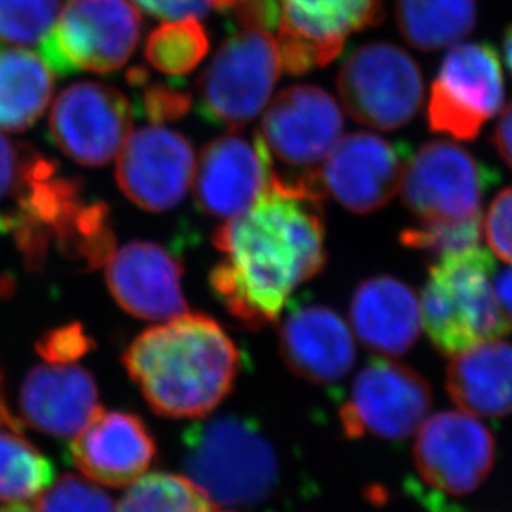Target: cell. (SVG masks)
Wrapping results in <instances>:
<instances>
[{
  "label": "cell",
  "mask_w": 512,
  "mask_h": 512,
  "mask_svg": "<svg viewBox=\"0 0 512 512\" xmlns=\"http://www.w3.org/2000/svg\"><path fill=\"white\" fill-rule=\"evenodd\" d=\"M322 196L314 181L271 173L256 203L214 232L223 259L209 284L247 329L274 324L290 295L327 264Z\"/></svg>",
  "instance_id": "1"
},
{
  "label": "cell",
  "mask_w": 512,
  "mask_h": 512,
  "mask_svg": "<svg viewBox=\"0 0 512 512\" xmlns=\"http://www.w3.org/2000/svg\"><path fill=\"white\" fill-rule=\"evenodd\" d=\"M123 363L158 415L201 418L232 392L241 355L216 320L183 314L138 335Z\"/></svg>",
  "instance_id": "2"
},
{
  "label": "cell",
  "mask_w": 512,
  "mask_h": 512,
  "mask_svg": "<svg viewBox=\"0 0 512 512\" xmlns=\"http://www.w3.org/2000/svg\"><path fill=\"white\" fill-rule=\"evenodd\" d=\"M188 478L218 508H252L276 491V450L254 421L221 416L189 426L183 435Z\"/></svg>",
  "instance_id": "3"
},
{
  "label": "cell",
  "mask_w": 512,
  "mask_h": 512,
  "mask_svg": "<svg viewBox=\"0 0 512 512\" xmlns=\"http://www.w3.org/2000/svg\"><path fill=\"white\" fill-rule=\"evenodd\" d=\"M493 274V256L481 246L438 257L430 267L421 297V319L441 353L456 355L511 332Z\"/></svg>",
  "instance_id": "4"
},
{
  "label": "cell",
  "mask_w": 512,
  "mask_h": 512,
  "mask_svg": "<svg viewBox=\"0 0 512 512\" xmlns=\"http://www.w3.org/2000/svg\"><path fill=\"white\" fill-rule=\"evenodd\" d=\"M281 72L271 30L236 27L199 77V115L213 125L241 130L264 110Z\"/></svg>",
  "instance_id": "5"
},
{
  "label": "cell",
  "mask_w": 512,
  "mask_h": 512,
  "mask_svg": "<svg viewBox=\"0 0 512 512\" xmlns=\"http://www.w3.org/2000/svg\"><path fill=\"white\" fill-rule=\"evenodd\" d=\"M337 88L353 120L385 131L408 125L425 98L415 58L388 42L353 49L340 67Z\"/></svg>",
  "instance_id": "6"
},
{
  "label": "cell",
  "mask_w": 512,
  "mask_h": 512,
  "mask_svg": "<svg viewBox=\"0 0 512 512\" xmlns=\"http://www.w3.org/2000/svg\"><path fill=\"white\" fill-rule=\"evenodd\" d=\"M141 27L130 0H68L40 55L57 75L112 73L130 60Z\"/></svg>",
  "instance_id": "7"
},
{
  "label": "cell",
  "mask_w": 512,
  "mask_h": 512,
  "mask_svg": "<svg viewBox=\"0 0 512 512\" xmlns=\"http://www.w3.org/2000/svg\"><path fill=\"white\" fill-rule=\"evenodd\" d=\"M343 123L339 103L324 88L294 85L274 98L256 135L271 160V173L317 183V171L337 145Z\"/></svg>",
  "instance_id": "8"
},
{
  "label": "cell",
  "mask_w": 512,
  "mask_h": 512,
  "mask_svg": "<svg viewBox=\"0 0 512 512\" xmlns=\"http://www.w3.org/2000/svg\"><path fill=\"white\" fill-rule=\"evenodd\" d=\"M498 174L453 141L421 146L406 163L401 198L420 221H464L481 214L483 196Z\"/></svg>",
  "instance_id": "9"
},
{
  "label": "cell",
  "mask_w": 512,
  "mask_h": 512,
  "mask_svg": "<svg viewBox=\"0 0 512 512\" xmlns=\"http://www.w3.org/2000/svg\"><path fill=\"white\" fill-rule=\"evenodd\" d=\"M503 103V68L493 45H456L431 83L428 125L435 133L471 141Z\"/></svg>",
  "instance_id": "10"
},
{
  "label": "cell",
  "mask_w": 512,
  "mask_h": 512,
  "mask_svg": "<svg viewBox=\"0 0 512 512\" xmlns=\"http://www.w3.org/2000/svg\"><path fill=\"white\" fill-rule=\"evenodd\" d=\"M430 385L413 368L390 360H373L355 378L340 410L345 436L405 440L428 418Z\"/></svg>",
  "instance_id": "11"
},
{
  "label": "cell",
  "mask_w": 512,
  "mask_h": 512,
  "mask_svg": "<svg viewBox=\"0 0 512 512\" xmlns=\"http://www.w3.org/2000/svg\"><path fill=\"white\" fill-rule=\"evenodd\" d=\"M385 0H277L282 68L304 75L342 54L348 35L378 25Z\"/></svg>",
  "instance_id": "12"
},
{
  "label": "cell",
  "mask_w": 512,
  "mask_h": 512,
  "mask_svg": "<svg viewBox=\"0 0 512 512\" xmlns=\"http://www.w3.org/2000/svg\"><path fill=\"white\" fill-rule=\"evenodd\" d=\"M128 98L103 83L78 82L65 88L50 112V138L63 155L83 166L108 165L131 135Z\"/></svg>",
  "instance_id": "13"
},
{
  "label": "cell",
  "mask_w": 512,
  "mask_h": 512,
  "mask_svg": "<svg viewBox=\"0 0 512 512\" xmlns=\"http://www.w3.org/2000/svg\"><path fill=\"white\" fill-rule=\"evenodd\" d=\"M415 466L426 486L453 498L473 493L496 459L491 431L466 411H441L420 426Z\"/></svg>",
  "instance_id": "14"
},
{
  "label": "cell",
  "mask_w": 512,
  "mask_h": 512,
  "mask_svg": "<svg viewBox=\"0 0 512 512\" xmlns=\"http://www.w3.org/2000/svg\"><path fill=\"white\" fill-rule=\"evenodd\" d=\"M411 148L373 133H350L337 141L317 171V184L343 208L372 214L400 191Z\"/></svg>",
  "instance_id": "15"
},
{
  "label": "cell",
  "mask_w": 512,
  "mask_h": 512,
  "mask_svg": "<svg viewBox=\"0 0 512 512\" xmlns=\"http://www.w3.org/2000/svg\"><path fill=\"white\" fill-rule=\"evenodd\" d=\"M194 171V150L188 138L151 125L128 136L118 155L116 181L138 208L163 213L183 201Z\"/></svg>",
  "instance_id": "16"
},
{
  "label": "cell",
  "mask_w": 512,
  "mask_h": 512,
  "mask_svg": "<svg viewBox=\"0 0 512 512\" xmlns=\"http://www.w3.org/2000/svg\"><path fill=\"white\" fill-rule=\"evenodd\" d=\"M271 160L261 140L254 136H219L204 146L194 171V198L203 213L234 219L246 213L264 193Z\"/></svg>",
  "instance_id": "17"
},
{
  "label": "cell",
  "mask_w": 512,
  "mask_h": 512,
  "mask_svg": "<svg viewBox=\"0 0 512 512\" xmlns=\"http://www.w3.org/2000/svg\"><path fill=\"white\" fill-rule=\"evenodd\" d=\"M107 284L116 302L138 319H176L188 312L183 266L156 242L133 241L113 252Z\"/></svg>",
  "instance_id": "18"
},
{
  "label": "cell",
  "mask_w": 512,
  "mask_h": 512,
  "mask_svg": "<svg viewBox=\"0 0 512 512\" xmlns=\"http://www.w3.org/2000/svg\"><path fill=\"white\" fill-rule=\"evenodd\" d=\"M155 456V440L140 416L103 408L68 445L70 463L110 488L135 483Z\"/></svg>",
  "instance_id": "19"
},
{
  "label": "cell",
  "mask_w": 512,
  "mask_h": 512,
  "mask_svg": "<svg viewBox=\"0 0 512 512\" xmlns=\"http://www.w3.org/2000/svg\"><path fill=\"white\" fill-rule=\"evenodd\" d=\"M279 352L290 372L315 385L345 377L355 363V340L335 310L300 305L282 320Z\"/></svg>",
  "instance_id": "20"
},
{
  "label": "cell",
  "mask_w": 512,
  "mask_h": 512,
  "mask_svg": "<svg viewBox=\"0 0 512 512\" xmlns=\"http://www.w3.org/2000/svg\"><path fill=\"white\" fill-rule=\"evenodd\" d=\"M100 408L97 383L85 368L75 365L35 367L20 390L25 423L57 438L77 436Z\"/></svg>",
  "instance_id": "21"
},
{
  "label": "cell",
  "mask_w": 512,
  "mask_h": 512,
  "mask_svg": "<svg viewBox=\"0 0 512 512\" xmlns=\"http://www.w3.org/2000/svg\"><path fill=\"white\" fill-rule=\"evenodd\" d=\"M350 320L363 345L385 357L408 352L423 329L415 290L390 276L372 277L358 285L350 304Z\"/></svg>",
  "instance_id": "22"
},
{
  "label": "cell",
  "mask_w": 512,
  "mask_h": 512,
  "mask_svg": "<svg viewBox=\"0 0 512 512\" xmlns=\"http://www.w3.org/2000/svg\"><path fill=\"white\" fill-rule=\"evenodd\" d=\"M446 388L459 408L478 416L512 413V345L494 339L453 355Z\"/></svg>",
  "instance_id": "23"
},
{
  "label": "cell",
  "mask_w": 512,
  "mask_h": 512,
  "mask_svg": "<svg viewBox=\"0 0 512 512\" xmlns=\"http://www.w3.org/2000/svg\"><path fill=\"white\" fill-rule=\"evenodd\" d=\"M55 72L30 50L0 47V130H29L54 93Z\"/></svg>",
  "instance_id": "24"
},
{
  "label": "cell",
  "mask_w": 512,
  "mask_h": 512,
  "mask_svg": "<svg viewBox=\"0 0 512 512\" xmlns=\"http://www.w3.org/2000/svg\"><path fill=\"white\" fill-rule=\"evenodd\" d=\"M395 17L403 39L436 52L468 37L478 24L476 0H395Z\"/></svg>",
  "instance_id": "25"
},
{
  "label": "cell",
  "mask_w": 512,
  "mask_h": 512,
  "mask_svg": "<svg viewBox=\"0 0 512 512\" xmlns=\"http://www.w3.org/2000/svg\"><path fill=\"white\" fill-rule=\"evenodd\" d=\"M54 478V463L22 436V430L0 426V501L35 498Z\"/></svg>",
  "instance_id": "26"
},
{
  "label": "cell",
  "mask_w": 512,
  "mask_h": 512,
  "mask_svg": "<svg viewBox=\"0 0 512 512\" xmlns=\"http://www.w3.org/2000/svg\"><path fill=\"white\" fill-rule=\"evenodd\" d=\"M116 512H223L189 478L151 473L131 483Z\"/></svg>",
  "instance_id": "27"
},
{
  "label": "cell",
  "mask_w": 512,
  "mask_h": 512,
  "mask_svg": "<svg viewBox=\"0 0 512 512\" xmlns=\"http://www.w3.org/2000/svg\"><path fill=\"white\" fill-rule=\"evenodd\" d=\"M209 39L198 19L168 20L146 40V60L158 72L183 77L206 57Z\"/></svg>",
  "instance_id": "28"
},
{
  "label": "cell",
  "mask_w": 512,
  "mask_h": 512,
  "mask_svg": "<svg viewBox=\"0 0 512 512\" xmlns=\"http://www.w3.org/2000/svg\"><path fill=\"white\" fill-rule=\"evenodd\" d=\"M60 12L62 0H0V47L42 50Z\"/></svg>",
  "instance_id": "29"
},
{
  "label": "cell",
  "mask_w": 512,
  "mask_h": 512,
  "mask_svg": "<svg viewBox=\"0 0 512 512\" xmlns=\"http://www.w3.org/2000/svg\"><path fill=\"white\" fill-rule=\"evenodd\" d=\"M47 156L0 133V234H7L15 204L30 179L44 168Z\"/></svg>",
  "instance_id": "30"
},
{
  "label": "cell",
  "mask_w": 512,
  "mask_h": 512,
  "mask_svg": "<svg viewBox=\"0 0 512 512\" xmlns=\"http://www.w3.org/2000/svg\"><path fill=\"white\" fill-rule=\"evenodd\" d=\"M483 234L481 214L464 221H421L400 234L403 246L441 257L479 246Z\"/></svg>",
  "instance_id": "31"
},
{
  "label": "cell",
  "mask_w": 512,
  "mask_h": 512,
  "mask_svg": "<svg viewBox=\"0 0 512 512\" xmlns=\"http://www.w3.org/2000/svg\"><path fill=\"white\" fill-rule=\"evenodd\" d=\"M128 82L140 90L138 110L146 116L153 125H163L168 121L184 118L191 110L193 97L183 87L173 85H148V72L145 68H131L128 72Z\"/></svg>",
  "instance_id": "32"
},
{
  "label": "cell",
  "mask_w": 512,
  "mask_h": 512,
  "mask_svg": "<svg viewBox=\"0 0 512 512\" xmlns=\"http://www.w3.org/2000/svg\"><path fill=\"white\" fill-rule=\"evenodd\" d=\"M39 512H113V501L105 491L85 479L65 474L52 488L39 494Z\"/></svg>",
  "instance_id": "33"
},
{
  "label": "cell",
  "mask_w": 512,
  "mask_h": 512,
  "mask_svg": "<svg viewBox=\"0 0 512 512\" xmlns=\"http://www.w3.org/2000/svg\"><path fill=\"white\" fill-rule=\"evenodd\" d=\"M92 340L78 324L50 330L37 342V352L49 363L68 365L90 352Z\"/></svg>",
  "instance_id": "34"
},
{
  "label": "cell",
  "mask_w": 512,
  "mask_h": 512,
  "mask_svg": "<svg viewBox=\"0 0 512 512\" xmlns=\"http://www.w3.org/2000/svg\"><path fill=\"white\" fill-rule=\"evenodd\" d=\"M484 232L491 252L512 264V186L503 189L489 206Z\"/></svg>",
  "instance_id": "35"
},
{
  "label": "cell",
  "mask_w": 512,
  "mask_h": 512,
  "mask_svg": "<svg viewBox=\"0 0 512 512\" xmlns=\"http://www.w3.org/2000/svg\"><path fill=\"white\" fill-rule=\"evenodd\" d=\"M138 7L165 20L203 19L216 10L218 0H133Z\"/></svg>",
  "instance_id": "36"
},
{
  "label": "cell",
  "mask_w": 512,
  "mask_h": 512,
  "mask_svg": "<svg viewBox=\"0 0 512 512\" xmlns=\"http://www.w3.org/2000/svg\"><path fill=\"white\" fill-rule=\"evenodd\" d=\"M493 145L504 163L512 170V102L499 118L498 126L494 130Z\"/></svg>",
  "instance_id": "37"
},
{
  "label": "cell",
  "mask_w": 512,
  "mask_h": 512,
  "mask_svg": "<svg viewBox=\"0 0 512 512\" xmlns=\"http://www.w3.org/2000/svg\"><path fill=\"white\" fill-rule=\"evenodd\" d=\"M494 289L512 327V269H506L494 279Z\"/></svg>",
  "instance_id": "38"
},
{
  "label": "cell",
  "mask_w": 512,
  "mask_h": 512,
  "mask_svg": "<svg viewBox=\"0 0 512 512\" xmlns=\"http://www.w3.org/2000/svg\"><path fill=\"white\" fill-rule=\"evenodd\" d=\"M0 426H9V428H15V430H22L19 420L14 418L12 411L7 406L4 395V383H2V375H0Z\"/></svg>",
  "instance_id": "39"
},
{
  "label": "cell",
  "mask_w": 512,
  "mask_h": 512,
  "mask_svg": "<svg viewBox=\"0 0 512 512\" xmlns=\"http://www.w3.org/2000/svg\"><path fill=\"white\" fill-rule=\"evenodd\" d=\"M503 54L504 60L508 63L509 72L512 73V24L504 32Z\"/></svg>",
  "instance_id": "40"
},
{
  "label": "cell",
  "mask_w": 512,
  "mask_h": 512,
  "mask_svg": "<svg viewBox=\"0 0 512 512\" xmlns=\"http://www.w3.org/2000/svg\"><path fill=\"white\" fill-rule=\"evenodd\" d=\"M0 512H35L34 509L25 506V504H10L0 508Z\"/></svg>",
  "instance_id": "41"
}]
</instances>
